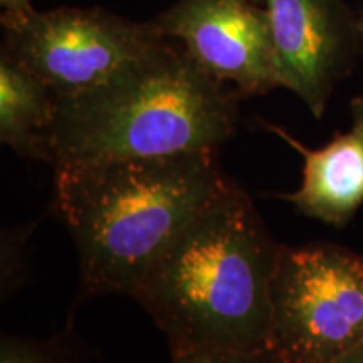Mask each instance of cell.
<instances>
[{"label": "cell", "instance_id": "cell-1", "mask_svg": "<svg viewBox=\"0 0 363 363\" xmlns=\"http://www.w3.org/2000/svg\"><path fill=\"white\" fill-rule=\"evenodd\" d=\"M217 150L54 167L52 212L79 259L81 298H136L163 252L230 184Z\"/></svg>", "mask_w": 363, "mask_h": 363}, {"label": "cell", "instance_id": "cell-2", "mask_svg": "<svg viewBox=\"0 0 363 363\" xmlns=\"http://www.w3.org/2000/svg\"><path fill=\"white\" fill-rule=\"evenodd\" d=\"M281 249L233 180L163 252L135 299L167 335L170 352L267 348Z\"/></svg>", "mask_w": 363, "mask_h": 363}, {"label": "cell", "instance_id": "cell-3", "mask_svg": "<svg viewBox=\"0 0 363 363\" xmlns=\"http://www.w3.org/2000/svg\"><path fill=\"white\" fill-rule=\"evenodd\" d=\"M239 98L165 38L96 88L56 98L45 163L219 152L238 130Z\"/></svg>", "mask_w": 363, "mask_h": 363}, {"label": "cell", "instance_id": "cell-4", "mask_svg": "<svg viewBox=\"0 0 363 363\" xmlns=\"http://www.w3.org/2000/svg\"><path fill=\"white\" fill-rule=\"evenodd\" d=\"M363 343V256L335 244L283 246L267 348L279 363H333Z\"/></svg>", "mask_w": 363, "mask_h": 363}, {"label": "cell", "instance_id": "cell-5", "mask_svg": "<svg viewBox=\"0 0 363 363\" xmlns=\"http://www.w3.org/2000/svg\"><path fill=\"white\" fill-rule=\"evenodd\" d=\"M0 24V52L38 76L56 98L96 88L165 39L150 21H128L103 7L34 11Z\"/></svg>", "mask_w": 363, "mask_h": 363}, {"label": "cell", "instance_id": "cell-6", "mask_svg": "<svg viewBox=\"0 0 363 363\" xmlns=\"http://www.w3.org/2000/svg\"><path fill=\"white\" fill-rule=\"evenodd\" d=\"M216 81L240 96L281 86L266 9L252 0H177L150 21Z\"/></svg>", "mask_w": 363, "mask_h": 363}, {"label": "cell", "instance_id": "cell-7", "mask_svg": "<svg viewBox=\"0 0 363 363\" xmlns=\"http://www.w3.org/2000/svg\"><path fill=\"white\" fill-rule=\"evenodd\" d=\"M281 86L323 116L352 71L358 26L343 0H264Z\"/></svg>", "mask_w": 363, "mask_h": 363}, {"label": "cell", "instance_id": "cell-8", "mask_svg": "<svg viewBox=\"0 0 363 363\" xmlns=\"http://www.w3.org/2000/svg\"><path fill=\"white\" fill-rule=\"evenodd\" d=\"M262 126L303 157L301 187L278 197L311 219L347 225L363 203V96L352 99L350 130L321 148H308L278 125Z\"/></svg>", "mask_w": 363, "mask_h": 363}, {"label": "cell", "instance_id": "cell-9", "mask_svg": "<svg viewBox=\"0 0 363 363\" xmlns=\"http://www.w3.org/2000/svg\"><path fill=\"white\" fill-rule=\"evenodd\" d=\"M56 113V94L0 52V142L17 155L45 163V140Z\"/></svg>", "mask_w": 363, "mask_h": 363}, {"label": "cell", "instance_id": "cell-10", "mask_svg": "<svg viewBox=\"0 0 363 363\" xmlns=\"http://www.w3.org/2000/svg\"><path fill=\"white\" fill-rule=\"evenodd\" d=\"M0 363H72L59 342L4 337Z\"/></svg>", "mask_w": 363, "mask_h": 363}, {"label": "cell", "instance_id": "cell-11", "mask_svg": "<svg viewBox=\"0 0 363 363\" xmlns=\"http://www.w3.org/2000/svg\"><path fill=\"white\" fill-rule=\"evenodd\" d=\"M170 355L172 363H279L269 348H194Z\"/></svg>", "mask_w": 363, "mask_h": 363}, {"label": "cell", "instance_id": "cell-12", "mask_svg": "<svg viewBox=\"0 0 363 363\" xmlns=\"http://www.w3.org/2000/svg\"><path fill=\"white\" fill-rule=\"evenodd\" d=\"M0 6H2L0 19H24L35 11L30 0H0Z\"/></svg>", "mask_w": 363, "mask_h": 363}, {"label": "cell", "instance_id": "cell-13", "mask_svg": "<svg viewBox=\"0 0 363 363\" xmlns=\"http://www.w3.org/2000/svg\"><path fill=\"white\" fill-rule=\"evenodd\" d=\"M333 363H363V343L358 345V347H355L348 353H345L343 357H340Z\"/></svg>", "mask_w": 363, "mask_h": 363}, {"label": "cell", "instance_id": "cell-14", "mask_svg": "<svg viewBox=\"0 0 363 363\" xmlns=\"http://www.w3.org/2000/svg\"><path fill=\"white\" fill-rule=\"evenodd\" d=\"M252 2H256V4H262V2H264V0H252Z\"/></svg>", "mask_w": 363, "mask_h": 363}]
</instances>
